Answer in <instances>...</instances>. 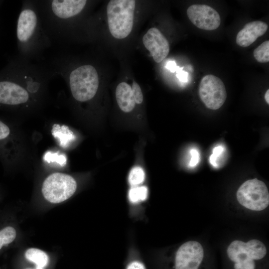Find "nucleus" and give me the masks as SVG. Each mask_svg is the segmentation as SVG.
Returning <instances> with one entry per match:
<instances>
[{
	"mask_svg": "<svg viewBox=\"0 0 269 269\" xmlns=\"http://www.w3.org/2000/svg\"><path fill=\"white\" fill-rule=\"evenodd\" d=\"M56 76L48 64L34 63L17 55L8 58L0 70V107L27 105L32 96L39 95Z\"/></svg>",
	"mask_w": 269,
	"mask_h": 269,
	"instance_id": "obj_1",
	"label": "nucleus"
},
{
	"mask_svg": "<svg viewBox=\"0 0 269 269\" xmlns=\"http://www.w3.org/2000/svg\"><path fill=\"white\" fill-rule=\"evenodd\" d=\"M17 55L41 62L44 53L52 44L43 26L36 0H24L16 25Z\"/></svg>",
	"mask_w": 269,
	"mask_h": 269,
	"instance_id": "obj_2",
	"label": "nucleus"
},
{
	"mask_svg": "<svg viewBox=\"0 0 269 269\" xmlns=\"http://www.w3.org/2000/svg\"><path fill=\"white\" fill-rule=\"evenodd\" d=\"M43 27L51 41L60 44L71 37L75 19L85 10L86 0H36Z\"/></svg>",
	"mask_w": 269,
	"mask_h": 269,
	"instance_id": "obj_3",
	"label": "nucleus"
},
{
	"mask_svg": "<svg viewBox=\"0 0 269 269\" xmlns=\"http://www.w3.org/2000/svg\"><path fill=\"white\" fill-rule=\"evenodd\" d=\"M135 1L112 0L107 7L109 28L111 34L117 39L127 37L134 24Z\"/></svg>",
	"mask_w": 269,
	"mask_h": 269,
	"instance_id": "obj_4",
	"label": "nucleus"
},
{
	"mask_svg": "<svg viewBox=\"0 0 269 269\" xmlns=\"http://www.w3.org/2000/svg\"><path fill=\"white\" fill-rule=\"evenodd\" d=\"M266 254L265 245L256 239L247 243L235 240L227 249L229 258L235 263L234 269H255L254 260L263 259Z\"/></svg>",
	"mask_w": 269,
	"mask_h": 269,
	"instance_id": "obj_5",
	"label": "nucleus"
},
{
	"mask_svg": "<svg viewBox=\"0 0 269 269\" xmlns=\"http://www.w3.org/2000/svg\"><path fill=\"white\" fill-rule=\"evenodd\" d=\"M76 188V182L71 176L64 173H54L44 181L42 193L48 202L59 203L71 197Z\"/></svg>",
	"mask_w": 269,
	"mask_h": 269,
	"instance_id": "obj_6",
	"label": "nucleus"
},
{
	"mask_svg": "<svg viewBox=\"0 0 269 269\" xmlns=\"http://www.w3.org/2000/svg\"><path fill=\"white\" fill-rule=\"evenodd\" d=\"M239 203L247 209L262 211L269 204V193L266 185L257 178L243 183L237 192Z\"/></svg>",
	"mask_w": 269,
	"mask_h": 269,
	"instance_id": "obj_7",
	"label": "nucleus"
},
{
	"mask_svg": "<svg viewBox=\"0 0 269 269\" xmlns=\"http://www.w3.org/2000/svg\"><path fill=\"white\" fill-rule=\"evenodd\" d=\"M199 95L207 108L215 110L220 108L225 103L227 92L224 84L219 78L208 74L200 81Z\"/></svg>",
	"mask_w": 269,
	"mask_h": 269,
	"instance_id": "obj_8",
	"label": "nucleus"
},
{
	"mask_svg": "<svg viewBox=\"0 0 269 269\" xmlns=\"http://www.w3.org/2000/svg\"><path fill=\"white\" fill-rule=\"evenodd\" d=\"M187 15L191 23L201 29L215 30L221 23L219 13L207 5H191L187 9Z\"/></svg>",
	"mask_w": 269,
	"mask_h": 269,
	"instance_id": "obj_9",
	"label": "nucleus"
},
{
	"mask_svg": "<svg viewBox=\"0 0 269 269\" xmlns=\"http://www.w3.org/2000/svg\"><path fill=\"white\" fill-rule=\"evenodd\" d=\"M203 257V249L199 242H185L176 252L175 269H198Z\"/></svg>",
	"mask_w": 269,
	"mask_h": 269,
	"instance_id": "obj_10",
	"label": "nucleus"
},
{
	"mask_svg": "<svg viewBox=\"0 0 269 269\" xmlns=\"http://www.w3.org/2000/svg\"><path fill=\"white\" fill-rule=\"evenodd\" d=\"M142 42L156 63L161 62L169 53V44L168 40L155 27L148 30L142 37Z\"/></svg>",
	"mask_w": 269,
	"mask_h": 269,
	"instance_id": "obj_11",
	"label": "nucleus"
},
{
	"mask_svg": "<svg viewBox=\"0 0 269 269\" xmlns=\"http://www.w3.org/2000/svg\"><path fill=\"white\" fill-rule=\"evenodd\" d=\"M268 26L262 21L250 22L238 33L236 42L241 47H246L254 43L259 37L267 31Z\"/></svg>",
	"mask_w": 269,
	"mask_h": 269,
	"instance_id": "obj_12",
	"label": "nucleus"
},
{
	"mask_svg": "<svg viewBox=\"0 0 269 269\" xmlns=\"http://www.w3.org/2000/svg\"><path fill=\"white\" fill-rule=\"evenodd\" d=\"M116 97L120 108L128 113L134 108L135 102L132 87L126 82L120 83L116 90Z\"/></svg>",
	"mask_w": 269,
	"mask_h": 269,
	"instance_id": "obj_13",
	"label": "nucleus"
},
{
	"mask_svg": "<svg viewBox=\"0 0 269 269\" xmlns=\"http://www.w3.org/2000/svg\"><path fill=\"white\" fill-rule=\"evenodd\" d=\"M51 132L53 136L58 139L60 145L63 147H66L75 138L73 133L66 126L55 124Z\"/></svg>",
	"mask_w": 269,
	"mask_h": 269,
	"instance_id": "obj_14",
	"label": "nucleus"
},
{
	"mask_svg": "<svg viewBox=\"0 0 269 269\" xmlns=\"http://www.w3.org/2000/svg\"><path fill=\"white\" fill-rule=\"evenodd\" d=\"M26 258L34 263L36 266L43 268L47 265L49 262V257L43 251L36 249L30 248L26 250L25 254Z\"/></svg>",
	"mask_w": 269,
	"mask_h": 269,
	"instance_id": "obj_15",
	"label": "nucleus"
},
{
	"mask_svg": "<svg viewBox=\"0 0 269 269\" xmlns=\"http://www.w3.org/2000/svg\"><path fill=\"white\" fill-rule=\"evenodd\" d=\"M16 237V231L11 226H5L0 229V251L12 243Z\"/></svg>",
	"mask_w": 269,
	"mask_h": 269,
	"instance_id": "obj_16",
	"label": "nucleus"
},
{
	"mask_svg": "<svg viewBox=\"0 0 269 269\" xmlns=\"http://www.w3.org/2000/svg\"><path fill=\"white\" fill-rule=\"evenodd\" d=\"M255 59L260 63H267L269 61V41L266 40L254 50Z\"/></svg>",
	"mask_w": 269,
	"mask_h": 269,
	"instance_id": "obj_17",
	"label": "nucleus"
},
{
	"mask_svg": "<svg viewBox=\"0 0 269 269\" xmlns=\"http://www.w3.org/2000/svg\"><path fill=\"white\" fill-rule=\"evenodd\" d=\"M147 189L145 186L135 187L132 188L129 192L130 201L136 203L144 200L147 197Z\"/></svg>",
	"mask_w": 269,
	"mask_h": 269,
	"instance_id": "obj_18",
	"label": "nucleus"
},
{
	"mask_svg": "<svg viewBox=\"0 0 269 269\" xmlns=\"http://www.w3.org/2000/svg\"><path fill=\"white\" fill-rule=\"evenodd\" d=\"M144 176V172L141 167L138 166L134 167L130 172L129 182L132 186L137 185L143 182Z\"/></svg>",
	"mask_w": 269,
	"mask_h": 269,
	"instance_id": "obj_19",
	"label": "nucleus"
},
{
	"mask_svg": "<svg viewBox=\"0 0 269 269\" xmlns=\"http://www.w3.org/2000/svg\"><path fill=\"white\" fill-rule=\"evenodd\" d=\"M224 148L222 145H218L213 149L212 154L210 156V162L215 167L218 166V162L222 158L224 152Z\"/></svg>",
	"mask_w": 269,
	"mask_h": 269,
	"instance_id": "obj_20",
	"label": "nucleus"
},
{
	"mask_svg": "<svg viewBox=\"0 0 269 269\" xmlns=\"http://www.w3.org/2000/svg\"><path fill=\"white\" fill-rule=\"evenodd\" d=\"M44 159L48 162H56L61 165H65L66 162V158L65 156L58 154L57 153H53L50 151L45 153Z\"/></svg>",
	"mask_w": 269,
	"mask_h": 269,
	"instance_id": "obj_21",
	"label": "nucleus"
},
{
	"mask_svg": "<svg viewBox=\"0 0 269 269\" xmlns=\"http://www.w3.org/2000/svg\"><path fill=\"white\" fill-rule=\"evenodd\" d=\"M132 89L136 104H141L143 101V95L139 85L135 81L133 82Z\"/></svg>",
	"mask_w": 269,
	"mask_h": 269,
	"instance_id": "obj_22",
	"label": "nucleus"
},
{
	"mask_svg": "<svg viewBox=\"0 0 269 269\" xmlns=\"http://www.w3.org/2000/svg\"><path fill=\"white\" fill-rule=\"evenodd\" d=\"M183 67H177L176 70V77L182 82H186L188 81V73L183 70Z\"/></svg>",
	"mask_w": 269,
	"mask_h": 269,
	"instance_id": "obj_23",
	"label": "nucleus"
},
{
	"mask_svg": "<svg viewBox=\"0 0 269 269\" xmlns=\"http://www.w3.org/2000/svg\"><path fill=\"white\" fill-rule=\"evenodd\" d=\"M191 158L189 162V165L191 167L195 166L199 162V154L196 149H192L190 150Z\"/></svg>",
	"mask_w": 269,
	"mask_h": 269,
	"instance_id": "obj_24",
	"label": "nucleus"
},
{
	"mask_svg": "<svg viewBox=\"0 0 269 269\" xmlns=\"http://www.w3.org/2000/svg\"><path fill=\"white\" fill-rule=\"evenodd\" d=\"M127 269H145L144 265L139 262L134 261L130 263Z\"/></svg>",
	"mask_w": 269,
	"mask_h": 269,
	"instance_id": "obj_25",
	"label": "nucleus"
},
{
	"mask_svg": "<svg viewBox=\"0 0 269 269\" xmlns=\"http://www.w3.org/2000/svg\"><path fill=\"white\" fill-rule=\"evenodd\" d=\"M177 67L175 62L173 61H168L165 66V67L171 72H175Z\"/></svg>",
	"mask_w": 269,
	"mask_h": 269,
	"instance_id": "obj_26",
	"label": "nucleus"
},
{
	"mask_svg": "<svg viewBox=\"0 0 269 269\" xmlns=\"http://www.w3.org/2000/svg\"><path fill=\"white\" fill-rule=\"evenodd\" d=\"M269 90H267L265 95V99L268 104H269Z\"/></svg>",
	"mask_w": 269,
	"mask_h": 269,
	"instance_id": "obj_27",
	"label": "nucleus"
},
{
	"mask_svg": "<svg viewBox=\"0 0 269 269\" xmlns=\"http://www.w3.org/2000/svg\"><path fill=\"white\" fill-rule=\"evenodd\" d=\"M3 3V0H0V9L1 7V6Z\"/></svg>",
	"mask_w": 269,
	"mask_h": 269,
	"instance_id": "obj_28",
	"label": "nucleus"
},
{
	"mask_svg": "<svg viewBox=\"0 0 269 269\" xmlns=\"http://www.w3.org/2000/svg\"><path fill=\"white\" fill-rule=\"evenodd\" d=\"M34 269H43L42 268L36 266Z\"/></svg>",
	"mask_w": 269,
	"mask_h": 269,
	"instance_id": "obj_29",
	"label": "nucleus"
}]
</instances>
